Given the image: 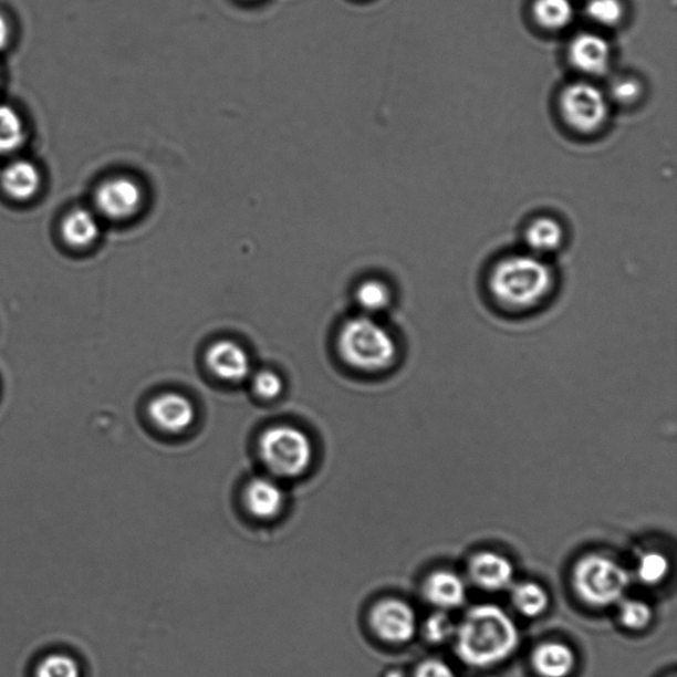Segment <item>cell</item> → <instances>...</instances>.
<instances>
[{
  "mask_svg": "<svg viewBox=\"0 0 677 677\" xmlns=\"http://www.w3.org/2000/svg\"><path fill=\"white\" fill-rule=\"evenodd\" d=\"M456 652L465 665L486 668L500 665L517 652L520 642L517 623L502 607L478 605L457 625Z\"/></svg>",
  "mask_w": 677,
  "mask_h": 677,
  "instance_id": "cell-1",
  "label": "cell"
},
{
  "mask_svg": "<svg viewBox=\"0 0 677 677\" xmlns=\"http://www.w3.org/2000/svg\"><path fill=\"white\" fill-rule=\"evenodd\" d=\"M553 288V270L537 254L504 257L489 275L492 300L510 313H524L541 306Z\"/></svg>",
  "mask_w": 677,
  "mask_h": 677,
  "instance_id": "cell-2",
  "label": "cell"
},
{
  "mask_svg": "<svg viewBox=\"0 0 677 677\" xmlns=\"http://www.w3.org/2000/svg\"><path fill=\"white\" fill-rule=\"evenodd\" d=\"M337 350L345 364L367 374L394 367L398 357L395 336L374 316L364 314L343 324L337 337Z\"/></svg>",
  "mask_w": 677,
  "mask_h": 677,
  "instance_id": "cell-3",
  "label": "cell"
},
{
  "mask_svg": "<svg viewBox=\"0 0 677 677\" xmlns=\"http://www.w3.org/2000/svg\"><path fill=\"white\" fill-rule=\"evenodd\" d=\"M572 582L575 593L585 604L611 607L625 597L632 577L617 560L591 553L575 563Z\"/></svg>",
  "mask_w": 677,
  "mask_h": 677,
  "instance_id": "cell-4",
  "label": "cell"
},
{
  "mask_svg": "<svg viewBox=\"0 0 677 677\" xmlns=\"http://www.w3.org/2000/svg\"><path fill=\"white\" fill-rule=\"evenodd\" d=\"M259 450L268 470L279 478L302 476L314 459V446L306 433L290 425H277L262 433Z\"/></svg>",
  "mask_w": 677,
  "mask_h": 677,
  "instance_id": "cell-5",
  "label": "cell"
},
{
  "mask_svg": "<svg viewBox=\"0 0 677 677\" xmlns=\"http://www.w3.org/2000/svg\"><path fill=\"white\" fill-rule=\"evenodd\" d=\"M565 124L580 134L601 131L608 117L607 98L600 87L580 81L567 85L560 96Z\"/></svg>",
  "mask_w": 677,
  "mask_h": 677,
  "instance_id": "cell-6",
  "label": "cell"
},
{
  "mask_svg": "<svg viewBox=\"0 0 677 677\" xmlns=\"http://www.w3.org/2000/svg\"><path fill=\"white\" fill-rule=\"evenodd\" d=\"M369 625L378 639L390 645H405L415 638L417 615L408 602L385 598L372 607Z\"/></svg>",
  "mask_w": 677,
  "mask_h": 677,
  "instance_id": "cell-7",
  "label": "cell"
},
{
  "mask_svg": "<svg viewBox=\"0 0 677 677\" xmlns=\"http://www.w3.org/2000/svg\"><path fill=\"white\" fill-rule=\"evenodd\" d=\"M146 194L131 176H115L97 188L96 206L106 219L122 221L134 218L144 208Z\"/></svg>",
  "mask_w": 677,
  "mask_h": 677,
  "instance_id": "cell-8",
  "label": "cell"
},
{
  "mask_svg": "<svg viewBox=\"0 0 677 677\" xmlns=\"http://www.w3.org/2000/svg\"><path fill=\"white\" fill-rule=\"evenodd\" d=\"M206 362L209 371L222 382H246L252 374L248 352L232 341L213 343L207 351Z\"/></svg>",
  "mask_w": 677,
  "mask_h": 677,
  "instance_id": "cell-9",
  "label": "cell"
},
{
  "mask_svg": "<svg viewBox=\"0 0 677 677\" xmlns=\"http://www.w3.org/2000/svg\"><path fill=\"white\" fill-rule=\"evenodd\" d=\"M567 58L579 72L587 76H602L611 66L612 49L606 39L584 32L572 40Z\"/></svg>",
  "mask_w": 677,
  "mask_h": 677,
  "instance_id": "cell-10",
  "label": "cell"
},
{
  "mask_svg": "<svg viewBox=\"0 0 677 677\" xmlns=\"http://www.w3.org/2000/svg\"><path fill=\"white\" fill-rule=\"evenodd\" d=\"M148 416L160 430L173 433L191 428L196 418L195 406L186 396L168 392L148 404Z\"/></svg>",
  "mask_w": 677,
  "mask_h": 677,
  "instance_id": "cell-11",
  "label": "cell"
},
{
  "mask_svg": "<svg viewBox=\"0 0 677 677\" xmlns=\"http://www.w3.org/2000/svg\"><path fill=\"white\" fill-rule=\"evenodd\" d=\"M469 575L473 584L486 592H503L512 587L514 567L503 554L479 552L470 560Z\"/></svg>",
  "mask_w": 677,
  "mask_h": 677,
  "instance_id": "cell-12",
  "label": "cell"
},
{
  "mask_svg": "<svg viewBox=\"0 0 677 677\" xmlns=\"http://www.w3.org/2000/svg\"><path fill=\"white\" fill-rule=\"evenodd\" d=\"M243 500L248 511L254 518L270 520L279 517L284 503H287V492L277 480L268 477H259L250 480L243 493Z\"/></svg>",
  "mask_w": 677,
  "mask_h": 677,
  "instance_id": "cell-13",
  "label": "cell"
},
{
  "mask_svg": "<svg viewBox=\"0 0 677 677\" xmlns=\"http://www.w3.org/2000/svg\"><path fill=\"white\" fill-rule=\"evenodd\" d=\"M423 595L438 611L449 612L465 604L467 591L465 581L457 573L437 571L425 580Z\"/></svg>",
  "mask_w": 677,
  "mask_h": 677,
  "instance_id": "cell-14",
  "label": "cell"
},
{
  "mask_svg": "<svg viewBox=\"0 0 677 677\" xmlns=\"http://www.w3.org/2000/svg\"><path fill=\"white\" fill-rule=\"evenodd\" d=\"M532 666L541 677H569L574 671L575 654L565 643L544 642L533 649Z\"/></svg>",
  "mask_w": 677,
  "mask_h": 677,
  "instance_id": "cell-15",
  "label": "cell"
},
{
  "mask_svg": "<svg viewBox=\"0 0 677 677\" xmlns=\"http://www.w3.org/2000/svg\"><path fill=\"white\" fill-rule=\"evenodd\" d=\"M40 185H42V175L30 160L19 159L3 169L2 186L12 199H31L39 191Z\"/></svg>",
  "mask_w": 677,
  "mask_h": 677,
  "instance_id": "cell-16",
  "label": "cell"
},
{
  "mask_svg": "<svg viewBox=\"0 0 677 677\" xmlns=\"http://www.w3.org/2000/svg\"><path fill=\"white\" fill-rule=\"evenodd\" d=\"M61 230L67 246L87 248L100 235L98 219L90 209L77 208L66 216Z\"/></svg>",
  "mask_w": 677,
  "mask_h": 677,
  "instance_id": "cell-17",
  "label": "cell"
},
{
  "mask_svg": "<svg viewBox=\"0 0 677 677\" xmlns=\"http://www.w3.org/2000/svg\"><path fill=\"white\" fill-rule=\"evenodd\" d=\"M564 229L558 220L539 218L533 220L525 230V242L534 254L556 252L563 246Z\"/></svg>",
  "mask_w": 677,
  "mask_h": 677,
  "instance_id": "cell-18",
  "label": "cell"
},
{
  "mask_svg": "<svg viewBox=\"0 0 677 677\" xmlns=\"http://www.w3.org/2000/svg\"><path fill=\"white\" fill-rule=\"evenodd\" d=\"M514 608L527 618H537L550 607V594L537 582H521L511 592Z\"/></svg>",
  "mask_w": 677,
  "mask_h": 677,
  "instance_id": "cell-19",
  "label": "cell"
},
{
  "mask_svg": "<svg viewBox=\"0 0 677 677\" xmlns=\"http://www.w3.org/2000/svg\"><path fill=\"white\" fill-rule=\"evenodd\" d=\"M532 11L537 23L550 31L566 29L574 18L571 0H534Z\"/></svg>",
  "mask_w": 677,
  "mask_h": 677,
  "instance_id": "cell-20",
  "label": "cell"
},
{
  "mask_svg": "<svg viewBox=\"0 0 677 677\" xmlns=\"http://www.w3.org/2000/svg\"><path fill=\"white\" fill-rule=\"evenodd\" d=\"M355 298L363 314L374 316L389 309L392 291L388 284L381 280H368L358 284Z\"/></svg>",
  "mask_w": 677,
  "mask_h": 677,
  "instance_id": "cell-21",
  "label": "cell"
},
{
  "mask_svg": "<svg viewBox=\"0 0 677 677\" xmlns=\"http://www.w3.org/2000/svg\"><path fill=\"white\" fill-rule=\"evenodd\" d=\"M25 139V127L20 114L9 105H0V155L17 152Z\"/></svg>",
  "mask_w": 677,
  "mask_h": 677,
  "instance_id": "cell-22",
  "label": "cell"
},
{
  "mask_svg": "<svg viewBox=\"0 0 677 677\" xmlns=\"http://www.w3.org/2000/svg\"><path fill=\"white\" fill-rule=\"evenodd\" d=\"M35 677H83L80 663L67 654L44 656L35 669Z\"/></svg>",
  "mask_w": 677,
  "mask_h": 677,
  "instance_id": "cell-23",
  "label": "cell"
},
{
  "mask_svg": "<svg viewBox=\"0 0 677 677\" xmlns=\"http://www.w3.org/2000/svg\"><path fill=\"white\" fill-rule=\"evenodd\" d=\"M618 615L621 625L632 632L645 629L654 617L652 606L640 600H622Z\"/></svg>",
  "mask_w": 677,
  "mask_h": 677,
  "instance_id": "cell-24",
  "label": "cell"
},
{
  "mask_svg": "<svg viewBox=\"0 0 677 677\" xmlns=\"http://www.w3.org/2000/svg\"><path fill=\"white\" fill-rule=\"evenodd\" d=\"M669 561L659 552H647L639 559L636 574L643 584L654 586L665 581L669 573Z\"/></svg>",
  "mask_w": 677,
  "mask_h": 677,
  "instance_id": "cell-25",
  "label": "cell"
},
{
  "mask_svg": "<svg viewBox=\"0 0 677 677\" xmlns=\"http://www.w3.org/2000/svg\"><path fill=\"white\" fill-rule=\"evenodd\" d=\"M587 18L602 27H615L625 17V7L621 0H589Z\"/></svg>",
  "mask_w": 677,
  "mask_h": 677,
  "instance_id": "cell-26",
  "label": "cell"
},
{
  "mask_svg": "<svg viewBox=\"0 0 677 677\" xmlns=\"http://www.w3.org/2000/svg\"><path fill=\"white\" fill-rule=\"evenodd\" d=\"M457 625L450 618L448 612L438 611L429 615L424 623V636L430 645H444L454 638Z\"/></svg>",
  "mask_w": 677,
  "mask_h": 677,
  "instance_id": "cell-27",
  "label": "cell"
},
{
  "mask_svg": "<svg viewBox=\"0 0 677 677\" xmlns=\"http://www.w3.org/2000/svg\"><path fill=\"white\" fill-rule=\"evenodd\" d=\"M254 394L263 399L279 397L283 390V382L279 374L270 369L256 372L252 376Z\"/></svg>",
  "mask_w": 677,
  "mask_h": 677,
  "instance_id": "cell-28",
  "label": "cell"
},
{
  "mask_svg": "<svg viewBox=\"0 0 677 677\" xmlns=\"http://www.w3.org/2000/svg\"><path fill=\"white\" fill-rule=\"evenodd\" d=\"M643 90L638 80L627 77L615 81L612 86V96L618 104L632 105L642 96Z\"/></svg>",
  "mask_w": 677,
  "mask_h": 677,
  "instance_id": "cell-29",
  "label": "cell"
},
{
  "mask_svg": "<svg viewBox=\"0 0 677 677\" xmlns=\"http://www.w3.org/2000/svg\"><path fill=\"white\" fill-rule=\"evenodd\" d=\"M415 677H457L452 668L439 659H428L416 669Z\"/></svg>",
  "mask_w": 677,
  "mask_h": 677,
  "instance_id": "cell-30",
  "label": "cell"
},
{
  "mask_svg": "<svg viewBox=\"0 0 677 677\" xmlns=\"http://www.w3.org/2000/svg\"><path fill=\"white\" fill-rule=\"evenodd\" d=\"M10 40V25L3 13H0V51L6 49Z\"/></svg>",
  "mask_w": 677,
  "mask_h": 677,
  "instance_id": "cell-31",
  "label": "cell"
},
{
  "mask_svg": "<svg viewBox=\"0 0 677 677\" xmlns=\"http://www.w3.org/2000/svg\"><path fill=\"white\" fill-rule=\"evenodd\" d=\"M384 677H406V676L403 671H399V669H392V671H389Z\"/></svg>",
  "mask_w": 677,
  "mask_h": 677,
  "instance_id": "cell-32",
  "label": "cell"
},
{
  "mask_svg": "<svg viewBox=\"0 0 677 677\" xmlns=\"http://www.w3.org/2000/svg\"><path fill=\"white\" fill-rule=\"evenodd\" d=\"M247 2H254V0H247Z\"/></svg>",
  "mask_w": 677,
  "mask_h": 677,
  "instance_id": "cell-33",
  "label": "cell"
},
{
  "mask_svg": "<svg viewBox=\"0 0 677 677\" xmlns=\"http://www.w3.org/2000/svg\"><path fill=\"white\" fill-rule=\"evenodd\" d=\"M673 677H675V676H673Z\"/></svg>",
  "mask_w": 677,
  "mask_h": 677,
  "instance_id": "cell-34",
  "label": "cell"
}]
</instances>
